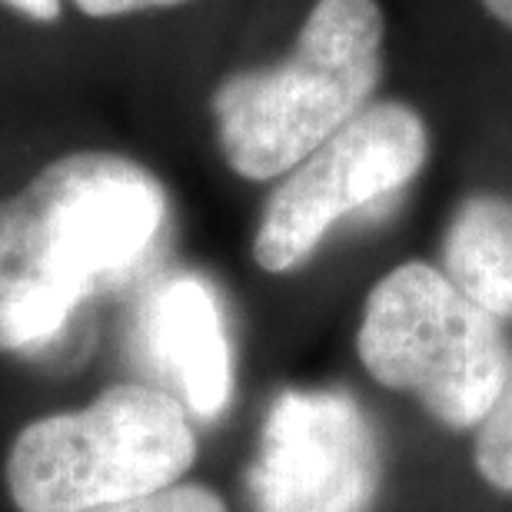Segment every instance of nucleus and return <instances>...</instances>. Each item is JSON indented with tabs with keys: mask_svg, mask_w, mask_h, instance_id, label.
I'll use <instances>...</instances> for the list:
<instances>
[{
	"mask_svg": "<svg viewBox=\"0 0 512 512\" xmlns=\"http://www.w3.org/2000/svg\"><path fill=\"white\" fill-rule=\"evenodd\" d=\"M94 512H227V506H223V499L207 486L173 483L167 489H157V493L127 499V503L104 506Z\"/></svg>",
	"mask_w": 512,
	"mask_h": 512,
	"instance_id": "10",
	"label": "nucleus"
},
{
	"mask_svg": "<svg viewBox=\"0 0 512 512\" xmlns=\"http://www.w3.org/2000/svg\"><path fill=\"white\" fill-rule=\"evenodd\" d=\"M479 4H483L489 14L499 20V24L512 30V0H479Z\"/></svg>",
	"mask_w": 512,
	"mask_h": 512,
	"instance_id": "13",
	"label": "nucleus"
},
{
	"mask_svg": "<svg viewBox=\"0 0 512 512\" xmlns=\"http://www.w3.org/2000/svg\"><path fill=\"white\" fill-rule=\"evenodd\" d=\"M429 157V127L416 107L383 100L356 114L270 193L253 237L266 273L303 266L336 223L403 193Z\"/></svg>",
	"mask_w": 512,
	"mask_h": 512,
	"instance_id": "5",
	"label": "nucleus"
},
{
	"mask_svg": "<svg viewBox=\"0 0 512 512\" xmlns=\"http://www.w3.org/2000/svg\"><path fill=\"white\" fill-rule=\"evenodd\" d=\"M380 439L343 389H286L266 413L247 473L256 512H373Z\"/></svg>",
	"mask_w": 512,
	"mask_h": 512,
	"instance_id": "6",
	"label": "nucleus"
},
{
	"mask_svg": "<svg viewBox=\"0 0 512 512\" xmlns=\"http://www.w3.org/2000/svg\"><path fill=\"white\" fill-rule=\"evenodd\" d=\"M150 366L197 419H217L233 396V353L217 293L200 276H170L140 316Z\"/></svg>",
	"mask_w": 512,
	"mask_h": 512,
	"instance_id": "7",
	"label": "nucleus"
},
{
	"mask_svg": "<svg viewBox=\"0 0 512 512\" xmlns=\"http://www.w3.org/2000/svg\"><path fill=\"white\" fill-rule=\"evenodd\" d=\"M0 4L20 10V14L37 20V24H54L60 17V0H0Z\"/></svg>",
	"mask_w": 512,
	"mask_h": 512,
	"instance_id": "12",
	"label": "nucleus"
},
{
	"mask_svg": "<svg viewBox=\"0 0 512 512\" xmlns=\"http://www.w3.org/2000/svg\"><path fill=\"white\" fill-rule=\"evenodd\" d=\"M193 459L197 433L180 399L117 383L84 409L27 423L4 476L20 512H94L180 483Z\"/></svg>",
	"mask_w": 512,
	"mask_h": 512,
	"instance_id": "3",
	"label": "nucleus"
},
{
	"mask_svg": "<svg viewBox=\"0 0 512 512\" xmlns=\"http://www.w3.org/2000/svg\"><path fill=\"white\" fill-rule=\"evenodd\" d=\"M177 4H187V0H74V7L87 17H124V14H140V10H163Z\"/></svg>",
	"mask_w": 512,
	"mask_h": 512,
	"instance_id": "11",
	"label": "nucleus"
},
{
	"mask_svg": "<svg viewBox=\"0 0 512 512\" xmlns=\"http://www.w3.org/2000/svg\"><path fill=\"white\" fill-rule=\"evenodd\" d=\"M167 193L137 160L80 150L0 200V353H44L100 286L147 260Z\"/></svg>",
	"mask_w": 512,
	"mask_h": 512,
	"instance_id": "1",
	"label": "nucleus"
},
{
	"mask_svg": "<svg viewBox=\"0 0 512 512\" xmlns=\"http://www.w3.org/2000/svg\"><path fill=\"white\" fill-rule=\"evenodd\" d=\"M476 469L499 493H512V376L499 396L496 409L479 426Z\"/></svg>",
	"mask_w": 512,
	"mask_h": 512,
	"instance_id": "9",
	"label": "nucleus"
},
{
	"mask_svg": "<svg viewBox=\"0 0 512 512\" xmlns=\"http://www.w3.org/2000/svg\"><path fill=\"white\" fill-rule=\"evenodd\" d=\"M446 276L499 320H512V200L473 193L456 207L443 243Z\"/></svg>",
	"mask_w": 512,
	"mask_h": 512,
	"instance_id": "8",
	"label": "nucleus"
},
{
	"mask_svg": "<svg viewBox=\"0 0 512 512\" xmlns=\"http://www.w3.org/2000/svg\"><path fill=\"white\" fill-rule=\"evenodd\" d=\"M356 353L386 389L446 429H479L512 376L503 320L429 263H399L366 296Z\"/></svg>",
	"mask_w": 512,
	"mask_h": 512,
	"instance_id": "4",
	"label": "nucleus"
},
{
	"mask_svg": "<svg viewBox=\"0 0 512 512\" xmlns=\"http://www.w3.org/2000/svg\"><path fill=\"white\" fill-rule=\"evenodd\" d=\"M383 34L380 0H316L290 57L223 80L210 114L230 170L256 183L283 177L370 107Z\"/></svg>",
	"mask_w": 512,
	"mask_h": 512,
	"instance_id": "2",
	"label": "nucleus"
}]
</instances>
